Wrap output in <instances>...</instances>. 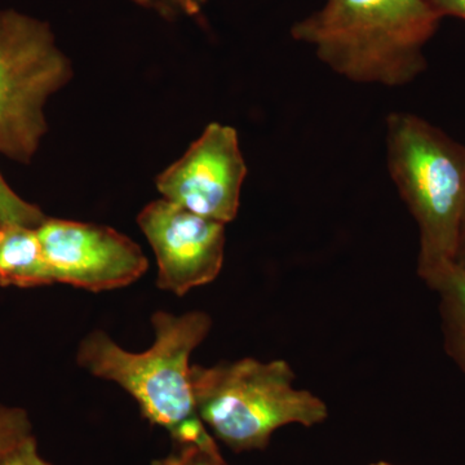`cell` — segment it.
Returning a JSON list of instances; mask_svg holds the SVG:
<instances>
[{"mask_svg":"<svg viewBox=\"0 0 465 465\" xmlns=\"http://www.w3.org/2000/svg\"><path fill=\"white\" fill-rule=\"evenodd\" d=\"M152 322L154 342L142 353L125 351L99 330L88 333L79 345V366L124 388L150 423L167 430L180 445L194 446L223 460L197 414L189 363L193 351L207 338L213 321L204 312L183 316L157 312Z\"/></svg>","mask_w":465,"mask_h":465,"instance_id":"obj_1","label":"cell"},{"mask_svg":"<svg viewBox=\"0 0 465 465\" xmlns=\"http://www.w3.org/2000/svg\"><path fill=\"white\" fill-rule=\"evenodd\" d=\"M440 17L430 0H327L291 34L349 81L400 87L423 72Z\"/></svg>","mask_w":465,"mask_h":465,"instance_id":"obj_2","label":"cell"},{"mask_svg":"<svg viewBox=\"0 0 465 465\" xmlns=\"http://www.w3.org/2000/svg\"><path fill=\"white\" fill-rule=\"evenodd\" d=\"M388 168L420 235L418 274L454 262L465 213V146L409 113L387 118Z\"/></svg>","mask_w":465,"mask_h":465,"instance_id":"obj_3","label":"cell"},{"mask_svg":"<svg viewBox=\"0 0 465 465\" xmlns=\"http://www.w3.org/2000/svg\"><path fill=\"white\" fill-rule=\"evenodd\" d=\"M191 382L201 420L235 452L265 449L280 428H311L329 416L320 397L295 387V372L282 360L193 365Z\"/></svg>","mask_w":465,"mask_h":465,"instance_id":"obj_4","label":"cell"},{"mask_svg":"<svg viewBox=\"0 0 465 465\" xmlns=\"http://www.w3.org/2000/svg\"><path fill=\"white\" fill-rule=\"evenodd\" d=\"M73 78L50 25L0 11V153L29 164L47 133L45 106Z\"/></svg>","mask_w":465,"mask_h":465,"instance_id":"obj_5","label":"cell"},{"mask_svg":"<svg viewBox=\"0 0 465 465\" xmlns=\"http://www.w3.org/2000/svg\"><path fill=\"white\" fill-rule=\"evenodd\" d=\"M36 232L54 283L101 292L130 286L148 272L142 247L109 226L47 217Z\"/></svg>","mask_w":465,"mask_h":465,"instance_id":"obj_6","label":"cell"},{"mask_svg":"<svg viewBox=\"0 0 465 465\" xmlns=\"http://www.w3.org/2000/svg\"><path fill=\"white\" fill-rule=\"evenodd\" d=\"M246 176L237 131L213 122L182 158L158 174L155 186L163 200L226 225L238 215Z\"/></svg>","mask_w":465,"mask_h":465,"instance_id":"obj_7","label":"cell"},{"mask_svg":"<svg viewBox=\"0 0 465 465\" xmlns=\"http://www.w3.org/2000/svg\"><path fill=\"white\" fill-rule=\"evenodd\" d=\"M137 224L155 253L157 286L177 296L215 281L224 264L225 224L166 200L150 202Z\"/></svg>","mask_w":465,"mask_h":465,"instance_id":"obj_8","label":"cell"},{"mask_svg":"<svg viewBox=\"0 0 465 465\" xmlns=\"http://www.w3.org/2000/svg\"><path fill=\"white\" fill-rule=\"evenodd\" d=\"M54 283L36 228L0 226V286L30 289Z\"/></svg>","mask_w":465,"mask_h":465,"instance_id":"obj_9","label":"cell"},{"mask_svg":"<svg viewBox=\"0 0 465 465\" xmlns=\"http://www.w3.org/2000/svg\"><path fill=\"white\" fill-rule=\"evenodd\" d=\"M424 282L440 298L446 353L465 375V272L454 262H448Z\"/></svg>","mask_w":465,"mask_h":465,"instance_id":"obj_10","label":"cell"},{"mask_svg":"<svg viewBox=\"0 0 465 465\" xmlns=\"http://www.w3.org/2000/svg\"><path fill=\"white\" fill-rule=\"evenodd\" d=\"M47 216L35 204L24 201L12 191L0 173V226L23 225L38 228Z\"/></svg>","mask_w":465,"mask_h":465,"instance_id":"obj_11","label":"cell"},{"mask_svg":"<svg viewBox=\"0 0 465 465\" xmlns=\"http://www.w3.org/2000/svg\"><path fill=\"white\" fill-rule=\"evenodd\" d=\"M32 436V421L25 410L0 403V461Z\"/></svg>","mask_w":465,"mask_h":465,"instance_id":"obj_12","label":"cell"},{"mask_svg":"<svg viewBox=\"0 0 465 465\" xmlns=\"http://www.w3.org/2000/svg\"><path fill=\"white\" fill-rule=\"evenodd\" d=\"M133 2L155 12L159 16L177 18L200 14L208 0H133Z\"/></svg>","mask_w":465,"mask_h":465,"instance_id":"obj_13","label":"cell"},{"mask_svg":"<svg viewBox=\"0 0 465 465\" xmlns=\"http://www.w3.org/2000/svg\"><path fill=\"white\" fill-rule=\"evenodd\" d=\"M153 465H225V463L224 460H217L194 446H182V450L177 454L154 461Z\"/></svg>","mask_w":465,"mask_h":465,"instance_id":"obj_14","label":"cell"},{"mask_svg":"<svg viewBox=\"0 0 465 465\" xmlns=\"http://www.w3.org/2000/svg\"><path fill=\"white\" fill-rule=\"evenodd\" d=\"M0 465H51L43 459L39 452L38 443L34 436L21 443L7 458L0 461Z\"/></svg>","mask_w":465,"mask_h":465,"instance_id":"obj_15","label":"cell"},{"mask_svg":"<svg viewBox=\"0 0 465 465\" xmlns=\"http://www.w3.org/2000/svg\"><path fill=\"white\" fill-rule=\"evenodd\" d=\"M430 3L440 16L450 15L465 20V0H430Z\"/></svg>","mask_w":465,"mask_h":465,"instance_id":"obj_16","label":"cell"},{"mask_svg":"<svg viewBox=\"0 0 465 465\" xmlns=\"http://www.w3.org/2000/svg\"><path fill=\"white\" fill-rule=\"evenodd\" d=\"M454 262L465 272V213L461 222L460 232H459L457 252H455Z\"/></svg>","mask_w":465,"mask_h":465,"instance_id":"obj_17","label":"cell"},{"mask_svg":"<svg viewBox=\"0 0 465 465\" xmlns=\"http://www.w3.org/2000/svg\"><path fill=\"white\" fill-rule=\"evenodd\" d=\"M370 465H393L390 463H385V461H381V463L370 464Z\"/></svg>","mask_w":465,"mask_h":465,"instance_id":"obj_18","label":"cell"}]
</instances>
